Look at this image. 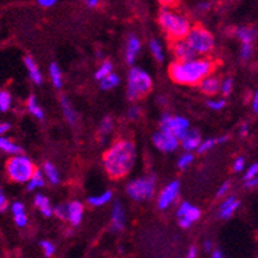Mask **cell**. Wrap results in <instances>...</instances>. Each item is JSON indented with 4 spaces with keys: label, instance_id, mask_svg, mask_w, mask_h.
<instances>
[{
    "label": "cell",
    "instance_id": "cell-13",
    "mask_svg": "<svg viewBox=\"0 0 258 258\" xmlns=\"http://www.w3.org/2000/svg\"><path fill=\"white\" fill-rule=\"evenodd\" d=\"M126 217H125V209L120 202H116L112 208V225L111 229L113 231H121L125 227Z\"/></svg>",
    "mask_w": 258,
    "mask_h": 258
},
{
    "label": "cell",
    "instance_id": "cell-57",
    "mask_svg": "<svg viewBox=\"0 0 258 258\" xmlns=\"http://www.w3.org/2000/svg\"><path fill=\"white\" fill-rule=\"evenodd\" d=\"M212 257L213 258H222L223 257V253L220 249H217V251L212 252Z\"/></svg>",
    "mask_w": 258,
    "mask_h": 258
},
{
    "label": "cell",
    "instance_id": "cell-49",
    "mask_svg": "<svg viewBox=\"0 0 258 258\" xmlns=\"http://www.w3.org/2000/svg\"><path fill=\"white\" fill-rule=\"evenodd\" d=\"M11 130V125L8 124V122H3V124H0V136H3L5 132Z\"/></svg>",
    "mask_w": 258,
    "mask_h": 258
},
{
    "label": "cell",
    "instance_id": "cell-18",
    "mask_svg": "<svg viewBox=\"0 0 258 258\" xmlns=\"http://www.w3.org/2000/svg\"><path fill=\"white\" fill-rule=\"evenodd\" d=\"M202 92L207 94V95H215L221 90V82L216 77H212L209 74L208 77H205L203 81L201 82Z\"/></svg>",
    "mask_w": 258,
    "mask_h": 258
},
{
    "label": "cell",
    "instance_id": "cell-51",
    "mask_svg": "<svg viewBox=\"0 0 258 258\" xmlns=\"http://www.w3.org/2000/svg\"><path fill=\"white\" fill-rule=\"evenodd\" d=\"M85 5H88L89 8H96L99 5L100 0H84Z\"/></svg>",
    "mask_w": 258,
    "mask_h": 258
},
{
    "label": "cell",
    "instance_id": "cell-55",
    "mask_svg": "<svg viewBox=\"0 0 258 258\" xmlns=\"http://www.w3.org/2000/svg\"><path fill=\"white\" fill-rule=\"evenodd\" d=\"M240 135L241 136H247L248 135V125L244 124L240 128Z\"/></svg>",
    "mask_w": 258,
    "mask_h": 258
},
{
    "label": "cell",
    "instance_id": "cell-22",
    "mask_svg": "<svg viewBox=\"0 0 258 258\" xmlns=\"http://www.w3.org/2000/svg\"><path fill=\"white\" fill-rule=\"evenodd\" d=\"M60 104H62V110H63L64 117H66V120L68 121V124L70 125L76 124V121H77V116H76V112H74L71 102H70L66 96H63L62 100H60Z\"/></svg>",
    "mask_w": 258,
    "mask_h": 258
},
{
    "label": "cell",
    "instance_id": "cell-40",
    "mask_svg": "<svg viewBox=\"0 0 258 258\" xmlns=\"http://www.w3.org/2000/svg\"><path fill=\"white\" fill-rule=\"evenodd\" d=\"M233 88H234V81L231 78H226V80L221 84V92H222L223 95H229L230 92H233Z\"/></svg>",
    "mask_w": 258,
    "mask_h": 258
},
{
    "label": "cell",
    "instance_id": "cell-14",
    "mask_svg": "<svg viewBox=\"0 0 258 258\" xmlns=\"http://www.w3.org/2000/svg\"><path fill=\"white\" fill-rule=\"evenodd\" d=\"M239 205H240V203H239V201L235 197H229V198H226L222 202V204L220 205L219 217L223 220L230 219L234 213L237 212Z\"/></svg>",
    "mask_w": 258,
    "mask_h": 258
},
{
    "label": "cell",
    "instance_id": "cell-39",
    "mask_svg": "<svg viewBox=\"0 0 258 258\" xmlns=\"http://www.w3.org/2000/svg\"><path fill=\"white\" fill-rule=\"evenodd\" d=\"M41 248H43V251H44V255L46 256V257H50V256H53L54 255V252H55V245H54L52 241H41Z\"/></svg>",
    "mask_w": 258,
    "mask_h": 258
},
{
    "label": "cell",
    "instance_id": "cell-53",
    "mask_svg": "<svg viewBox=\"0 0 258 258\" xmlns=\"http://www.w3.org/2000/svg\"><path fill=\"white\" fill-rule=\"evenodd\" d=\"M209 7H211V3H209V1H201V3L198 4L199 11H207V9H209Z\"/></svg>",
    "mask_w": 258,
    "mask_h": 258
},
{
    "label": "cell",
    "instance_id": "cell-33",
    "mask_svg": "<svg viewBox=\"0 0 258 258\" xmlns=\"http://www.w3.org/2000/svg\"><path fill=\"white\" fill-rule=\"evenodd\" d=\"M110 74H112V63H111L110 60H106V62H103V63L100 64V67L96 70L95 78L96 80H102V78H104Z\"/></svg>",
    "mask_w": 258,
    "mask_h": 258
},
{
    "label": "cell",
    "instance_id": "cell-20",
    "mask_svg": "<svg viewBox=\"0 0 258 258\" xmlns=\"http://www.w3.org/2000/svg\"><path fill=\"white\" fill-rule=\"evenodd\" d=\"M25 64L26 67H27V71H29L30 77L34 82H35L36 85H41L43 84V74L40 72L39 67H37V64L31 57H26L25 58Z\"/></svg>",
    "mask_w": 258,
    "mask_h": 258
},
{
    "label": "cell",
    "instance_id": "cell-30",
    "mask_svg": "<svg viewBox=\"0 0 258 258\" xmlns=\"http://www.w3.org/2000/svg\"><path fill=\"white\" fill-rule=\"evenodd\" d=\"M118 84H120V77L113 72L100 80V86H102L103 90H110V89L116 88Z\"/></svg>",
    "mask_w": 258,
    "mask_h": 258
},
{
    "label": "cell",
    "instance_id": "cell-50",
    "mask_svg": "<svg viewBox=\"0 0 258 258\" xmlns=\"http://www.w3.org/2000/svg\"><path fill=\"white\" fill-rule=\"evenodd\" d=\"M252 108H253V112L258 113V90L255 92V95H253V100H252Z\"/></svg>",
    "mask_w": 258,
    "mask_h": 258
},
{
    "label": "cell",
    "instance_id": "cell-32",
    "mask_svg": "<svg viewBox=\"0 0 258 258\" xmlns=\"http://www.w3.org/2000/svg\"><path fill=\"white\" fill-rule=\"evenodd\" d=\"M149 46H150V50H152L154 58H156L158 62H162V60L165 59V53H163V46L162 44H161V41H158L157 39L150 40Z\"/></svg>",
    "mask_w": 258,
    "mask_h": 258
},
{
    "label": "cell",
    "instance_id": "cell-10",
    "mask_svg": "<svg viewBox=\"0 0 258 258\" xmlns=\"http://www.w3.org/2000/svg\"><path fill=\"white\" fill-rule=\"evenodd\" d=\"M179 140L180 139L176 138L175 135L163 130L158 131L153 136V143L162 152H172V150H175L179 147Z\"/></svg>",
    "mask_w": 258,
    "mask_h": 258
},
{
    "label": "cell",
    "instance_id": "cell-31",
    "mask_svg": "<svg viewBox=\"0 0 258 258\" xmlns=\"http://www.w3.org/2000/svg\"><path fill=\"white\" fill-rule=\"evenodd\" d=\"M49 72H50V77H52V81H53L54 86L58 89L62 88V84H63V81H62V72H60V68L58 67V64L57 63L50 64Z\"/></svg>",
    "mask_w": 258,
    "mask_h": 258
},
{
    "label": "cell",
    "instance_id": "cell-43",
    "mask_svg": "<svg viewBox=\"0 0 258 258\" xmlns=\"http://www.w3.org/2000/svg\"><path fill=\"white\" fill-rule=\"evenodd\" d=\"M7 207H8L7 197H5V194H4L3 186H1V184H0V212L5 211V209H7Z\"/></svg>",
    "mask_w": 258,
    "mask_h": 258
},
{
    "label": "cell",
    "instance_id": "cell-36",
    "mask_svg": "<svg viewBox=\"0 0 258 258\" xmlns=\"http://www.w3.org/2000/svg\"><path fill=\"white\" fill-rule=\"evenodd\" d=\"M193 159H194V157H193L191 153H185V154H183V156L180 157V159H179L177 166H179L180 170H185V168H187V167L190 166L191 162H193Z\"/></svg>",
    "mask_w": 258,
    "mask_h": 258
},
{
    "label": "cell",
    "instance_id": "cell-15",
    "mask_svg": "<svg viewBox=\"0 0 258 258\" xmlns=\"http://www.w3.org/2000/svg\"><path fill=\"white\" fill-rule=\"evenodd\" d=\"M142 48V41L139 40L138 36L131 35L128 39V45H126V62L129 64H134L139 50Z\"/></svg>",
    "mask_w": 258,
    "mask_h": 258
},
{
    "label": "cell",
    "instance_id": "cell-45",
    "mask_svg": "<svg viewBox=\"0 0 258 258\" xmlns=\"http://www.w3.org/2000/svg\"><path fill=\"white\" fill-rule=\"evenodd\" d=\"M128 114L131 120H138L139 117H140V114H142V110H140L139 107H132V108H130Z\"/></svg>",
    "mask_w": 258,
    "mask_h": 258
},
{
    "label": "cell",
    "instance_id": "cell-26",
    "mask_svg": "<svg viewBox=\"0 0 258 258\" xmlns=\"http://www.w3.org/2000/svg\"><path fill=\"white\" fill-rule=\"evenodd\" d=\"M0 150H3L5 153H9V154H19L22 149L18 147L17 144L12 142L11 139L4 138V136H0Z\"/></svg>",
    "mask_w": 258,
    "mask_h": 258
},
{
    "label": "cell",
    "instance_id": "cell-48",
    "mask_svg": "<svg viewBox=\"0 0 258 258\" xmlns=\"http://www.w3.org/2000/svg\"><path fill=\"white\" fill-rule=\"evenodd\" d=\"M37 3L44 8H50L57 3V0H37Z\"/></svg>",
    "mask_w": 258,
    "mask_h": 258
},
{
    "label": "cell",
    "instance_id": "cell-16",
    "mask_svg": "<svg viewBox=\"0 0 258 258\" xmlns=\"http://www.w3.org/2000/svg\"><path fill=\"white\" fill-rule=\"evenodd\" d=\"M201 135L197 130H189L186 134L181 138V144H183V148L187 152L190 150H194V149H198L199 145H201Z\"/></svg>",
    "mask_w": 258,
    "mask_h": 258
},
{
    "label": "cell",
    "instance_id": "cell-54",
    "mask_svg": "<svg viewBox=\"0 0 258 258\" xmlns=\"http://www.w3.org/2000/svg\"><path fill=\"white\" fill-rule=\"evenodd\" d=\"M187 257H189V258H195V257H197V248H195V247L189 248V253H187Z\"/></svg>",
    "mask_w": 258,
    "mask_h": 258
},
{
    "label": "cell",
    "instance_id": "cell-23",
    "mask_svg": "<svg viewBox=\"0 0 258 258\" xmlns=\"http://www.w3.org/2000/svg\"><path fill=\"white\" fill-rule=\"evenodd\" d=\"M237 36L241 41V44H253L256 40L257 32L252 27H240L237 30Z\"/></svg>",
    "mask_w": 258,
    "mask_h": 258
},
{
    "label": "cell",
    "instance_id": "cell-4",
    "mask_svg": "<svg viewBox=\"0 0 258 258\" xmlns=\"http://www.w3.org/2000/svg\"><path fill=\"white\" fill-rule=\"evenodd\" d=\"M5 168L9 179L16 183H27L36 171L31 159L23 154H15L7 162Z\"/></svg>",
    "mask_w": 258,
    "mask_h": 258
},
{
    "label": "cell",
    "instance_id": "cell-46",
    "mask_svg": "<svg viewBox=\"0 0 258 258\" xmlns=\"http://www.w3.org/2000/svg\"><path fill=\"white\" fill-rule=\"evenodd\" d=\"M245 187H248V189H253V187H257L258 186V176H253L251 177V179H247L245 180Z\"/></svg>",
    "mask_w": 258,
    "mask_h": 258
},
{
    "label": "cell",
    "instance_id": "cell-7",
    "mask_svg": "<svg viewBox=\"0 0 258 258\" xmlns=\"http://www.w3.org/2000/svg\"><path fill=\"white\" fill-rule=\"evenodd\" d=\"M156 190V177L147 176L131 181L128 185V194L134 201H147L154 195Z\"/></svg>",
    "mask_w": 258,
    "mask_h": 258
},
{
    "label": "cell",
    "instance_id": "cell-27",
    "mask_svg": "<svg viewBox=\"0 0 258 258\" xmlns=\"http://www.w3.org/2000/svg\"><path fill=\"white\" fill-rule=\"evenodd\" d=\"M44 175H45L46 177H48V180L52 183V184H58L60 180L59 177V172H58L57 167L54 166L53 163L50 162H46L45 165H44Z\"/></svg>",
    "mask_w": 258,
    "mask_h": 258
},
{
    "label": "cell",
    "instance_id": "cell-25",
    "mask_svg": "<svg viewBox=\"0 0 258 258\" xmlns=\"http://www.w3.org/2000/svg\"><path fill=\"white\" fill-rule=\"evenodd\" d=\"M112 201V191H104L99 195H94L88 199L89 204H92V207H102V205L107 204Z\"/></svg>",
    "mask_w": 258,
    "mask_h": 258
},
{
    "label": "cell",
    "instance_id": "cell-3",
    "mask_svg": "<svg viewBox=\"0 0 258 258\" xmlns=\"http://www.w3.org/2000/svg\"><path fill=\"white\" fill-rule=\"evenodd\" d=\"M159 25L171 40L185 39L191 30L190 22L183 15L165 7L159 13Z\"/></svg>",
    "mask_w": 258,
    "mask_h": 258
},
{
    "label": "cell",
    "instance_id": "cell-35",
    "mask_svg": "<svg viewBox=\"0 0 258 258\" xmlns=\"http://www.w3.org/2000/svg\"><path fill=\"white\" fill-rule=\"evenodd\" d=\"M112 129H113V121H112L111 117H106V118L102 121V124H100L99 128L100 135L106 136V135H108L111 131H112Z\"/></svg>",
    "mask_w": 258,
    "mask_h": 258
},
{
    "label": "cell",
    "instance_id": "cell-29",
    "mask_svg": "<svg viewBox=\"0 0 258 258\" xmlns=\"http://www.w3.org/2000/svg\"><path fill=\"white\" fill-rule=\"evenodd\" d=\"M27 108H29L30 112H31V113L34 114L36 118H39V120H44L43 110H41V107H40V104L37 103V100H36V98L34 95L30 96L29 100H27Z\"/></svg>",
    "mask_w": 258,
    "mask_h": 258
},
{
    "label": "cell",
    "instance_id": "cell-42",
    "mask_svg": "<svg viewBox=\"0 0 258 258\" xmlns=\"http://www.w3.org/2000/svg\"><path fill=\"white\" fill-rule=\"evenodd\" d=\"M253 176H258V162L253 163V165L248 168L245 175H244V179L247 180V179H251V177Z\"/></svg>",
    "mask_w": 258,
    "mask_h": 258
},
{
    "label": "cell",
    "instance_id": "cell-28",
    "mask_svg": "<svg viewBox=\"0 0 258 258\" xmlns=\"http://www.w3.org/2000/svg\"><path fill=\"white\" fill-rule=\"evenodd\" d=\"M227 140V136H221V138L217 139H207L204 142H202L201 145L198 148V153H205L211 150V149L217 144H221V143H225Z\"/></svg>",
    "mask_w": 258,
    "mask_h": 258
},
{
    "label": "cell",
    "instance_id": "cell-41",
    "mask_svg": "<svg viewBox=\"0 0 258 258\" xmlns=\"http://www.w3.org/2000/svg\"><path fill=\"white\" fill-rule=\"evenodd\" d=\"M208 107L209 108H212V110L215 111H221L223 108V107L226 106V102L223 99H220V100H209L208 103Z\"/></svg>",
    "mask_w": 258,
    "mask_h": 258
},
{
    "label": "cell",
    "instance_id": "cell-19",
    "mask_svg": "<svg viewBox=\"0 0 258 258\" xmlns=\"http://www.w3.org/2000/svg\"><path fill=\"white\" fill-rule=\"evenodd\" d=\"M12 213L15 217V222L18 227H25L27 225V216L25 212V205L21 202H16L12 205Z\"/></svg>",
    "mask_w": 258,
    "mask_h": 258
},
{
    "label": "cell",
    "instance_id": "cell-38",
    "mask_svg": "<svg viewBox=\"0 0 258 258\" xmlns=\"http://www.w3.org/2000/svg\"><path fill=\"white\" fill-rule=\"evenodd\" d=\"M54 215L57 216L60 220H67L68 219V205L59 204L54 208Z\"/></svg>",
    "mask_w": 258,
    "mask_h": 258
},
{
    "label": "cell",
    "instance_id": "cell-47",
    "mask_svg": "<svg viewBox=\"0 0 258 258\" xmlns=\"http://www.w3.org/2000/svg\"><path fill=\"white\" fill-rule=\"evenodd\" d=\"M229 189H230V184H229V183H223V184L221 185V186H220L219 191H217V197H219V198H221V197H223V195L226 194L227 190H229Z\"/></svg>",
    "mask_w": 258,
    "mask_h": 258
},
{
    "label": "cell",
    "instance_id": "cell-6",
    "mask_svg": "<svg viewBox=\"0 0 258 258\" xmlns=\"http://www.w3.org/2000/svg\"><path fill=\"white\" fill-rule=\"evenodd\" d=\"M185 39L191 46V49L197 53V55H207L212 52L215 46L212 34L199 26L191 29Z\"/></svg>",
    "mask_w": 258,
    "mask_h": 258
},
{
    "label": "cell",
    "instance_id": "cell-12",
    "mask_svg": "<svg viewBox=\"0 0 258 258\" xmlns=\"http://www.w3.org/2000/svg\"><path fill=\"white\" fill-rule=\"evenodd\" d=\"M173 54L177 60H187L197 57V53L191 49V46L186 41V39L175 40L173 43Z\"/></svg>",
    "mask_w": 258,
    "mask_h": 258
},
{
    "label": "cell",
    "instance_id": "cell-44",
    "mask_svg": "<svg viewBox=\"0 0 258 258\" xmlns=\"http://www.w3.org/2000/svg\"><path fill=\"white\" fill-rule=\"evenodd\" d=\"M234 171L235 172H240V171L244 170V167H245V159L243 157H239V158L235 159V162H234Z\"/></svg>",
    "mask_w": 258,
    "mask_h": 258
},
{
    "label": "cell",
    "instance_id": "cell-8",
    "mask_svg": "<svg viewBox=\"0 0 258 258\" xmlns=\"http://www.w3.org/2000/svg\"><path fill=\"white\" fill-rule=\"evenodd\" d=\"M161 130L167 131L175 135L176 138L181 139L189 131V121L184 117L165 114L161 120Z\"/></svg>",
    "mask_w": 258,
    "mask_h": 258
},
{
    "label": "cell",
    "instance_id": "cell-2",
    "mask_svg": "<svg viewBox=\"0 0 258 258\" xmlns=\"http://www.w3.org/2000/svg\"><path fill=\"white\" fill-rule=\"evenodd\" d=\"M215 64L212 60L203 59H187L177 60L170 66L168 74L173 81L180 85H198L205 77L212 74Z\"/></svg>",
    "mask_w": 258,
    "mask_h": 258
},
{
    "label": "cell",
    "instance_id": "cell-56",
    "mask_svg": "<svg viewBox=\"0 0 258 258\" xmlns=\"http://www.w3.org/2000/svg\"><path fill=\"white\" fill-rule=\"evenodd\" d=\"M205 252H212V243L211 241H204V245H203Z\"/></svg>",
    "mask_w": 258,
    "mask_h": 258
},
{
    "label": "cell",
    "instance_id": "cell-34",
    "mask_svg": "<svg viewBox=\"0 0 258 258\" xmlns=\"http://www.w3.org/2000/svg\"><path fill=\"white\" fill-rule=\"evenodd\" d=\"M12 106V96L8 92H0V112H7Z\"/></svg>",
    "mask_w": 258,
    "mask_h": 258
},
{
    "label": "cell",
    "instance_id": "cell-1",
    "mask_svg": "<svg viewBox=\"0 0 258 258\" xmlns=\"http://www.w3.org/2000/svg\"><path fill=\"white\" fill-rule=\"evenodd\" d=\"M136 150L134 143L130 140H120L114 143L104 154V168L113 179L126 176L134 167Z\"/></svg>",
    "mask_w": 258,
    "mask_h": 258
},
{
    "label": "cell",
    "instance_id": "cell-21",
    "mask_svg": "<svg viewBox=\"0 0 258 258\" xmlns=\"http://www.w3.org/2000/svg\"><path fill=\"white\" fill-rule=\"evenodd\" d=\"M35 205L41 211L45 217H50L54 215V208L50 204V201L43 194H37L35 197Z\"/></svg>",
    "mask_w": 258,
    "mask_h": 258
},
{
    "label": "cell",
    "instance_id": "cell-52",
    "mask_svg": "<svg viewBox=\"0 0 258 258\" xmlns=\"http://www.w3.org/2000/svg\"><path fill=\"white\" fill-rule=\"evenodd\" d=\"M159 3L162 4L163 7H172V5H175V4L177 3V0H158Z\"/></svg>",
    "mask_w": 258,
    "mask_h": 258
},
{
    "label": "cell",
    "instance_id": "cell-24",
    "mask_svg": "<svg viewBox=\"0 0 258 258\" xmlns=\"http://www.w3.org/2000/svg\"><path fill=\"white\" fill-rule=\"evenodd\" d=\"M45 184V177H44V173L40 170H36L35 173L32 175V177L27 181V190L32 191L39 189V187L44 186Z\"/></svg>",
    "mask_w": 258,
    "mask_h": 258
},
{
    "label": "cell",
    "instance_id": "cell-37",
    "mask_svg": "<svg viewBox=\"0 0 258 258\" xmlns=\"http://www.w3.org/2000/svg\"><path fill=\"white\" fill-rule=\"evenodd\" d=\"M253 54V45L252 44H241L240 57L243 60H249Z\"/></svg>",
    "mask_w": 258,
    "mask_h": 258
},
{
    "label": "cell",
    "instance_id": "cell-11",
    "mask_svg": "<svg viewBox=\"0 0 258 258\" xmlns=\"http://www.w3.org/2000/svg\"><path fill=\"white\" fill-rule=\"evenodd\" d=\"M179 191H180V183H179V181H172V183L167 185L158 197L159 209L168 208L173 202H175V199L177 198Z\"/></svg>",
    "mask_w": 258,
    "mask_h": 258
},
{
    "label": "cell",
    "instance_id": "cell-9",
    "mask_svg": "<svg viewBox=\"0 0 258 258\" xmlns=\"http://www.w3.org/2000/svg\"><path fill=\"white\" fill-rule=\"evenodd\" d=\"M177 217H179V225L183 229H187L191 226V223L195 222L201 217V211L195 205L184 202L177 209Z\"/></svg>",
    "mask_w": 258,
    "mask_h": 258
},
{
    "label": "cell",
    "instance_id": "cell-17",
    "mask_svg": "<svg viewBox=\"0 0 258 258\" xmlns=\"http://www.w3.org/2000/svg\"><path fill=\"white\" fill-rule=\"evenodd\" d=\"M82 216H84V207L80 202H71L68 204V221L74 225L78 226L81 222Z\"/></svg>",
    "mask_w": 258,
    "mask_h": 258
},
{
    "label": "cell",
    "instance_id": "cell-5",
    "mask_svg": "<svg viewBox=\"0 0 258 258\" xmlns=\"http://www.w3.org/2000/svg\"><path fill=\"white\" fill-rule=\"evenodd\" d=\"M152 77L144 70L139 67L131 68L128 82V96L130 99H140L152 90Z\"/></svg>",
    "mask_w": 258,
    "mask_h": 258
}]
</instances>
